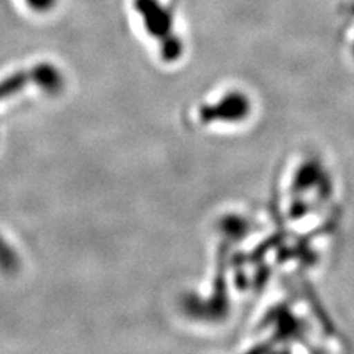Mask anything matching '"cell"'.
<instances>
[{"label": "cell", "mask_w": 354, "mask_h": 354, "mask_svg": "<svg viewBox=\"0 0 354 354\" xmlns=\"http://www.w3.org/2000/svg\"><path fill=\"white\" fill-rule=\"evenodd\" d=\"M135 8L152 37H158L162 41L173 36V17L170 10L164 8L158 0H135Z\"/></svg>", "instance_id": "obj_1"}, {"label": "cell", "mask_w": 354, "mask_h": 354, "mask_svg": "<svg viewBox=\"0 0 354 354\" xmlns=\"http://www.w3.org/2000/svg\"><path fill=\"white\" fill-rule=\"evenodd\" d=\"M27 5L37 10V12H48L55 5H57V0H26Z\"/></svg>", "instance_id": "obj_2"}]
</instances>
